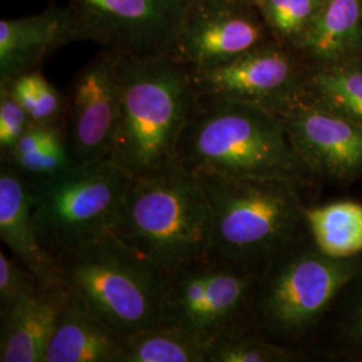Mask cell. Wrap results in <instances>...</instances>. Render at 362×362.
<instances>
[{
  "label": "cell",
  "instance_id": "4",
  "mask_svg": "<svg viewBox=\"0 0 362 362\" xmlns=\"http://www.w3.org/2000/svg\"><path fill=\"white\" fill-rule=\"evenodd\" d=\"M212 207V259L260 275L309 238L300 185L281 179L199 176Z\"/></svg>",
  "mask_w": 362,
  "mask_h": 362
},
{
  "label": "cell",
  "instance_id": "14",
  "mask_svg": "<svg viewBox=\"0 0 362 362\" xmlns=\"http://www.w3.org/2000/svg\"><path fill=\"white\" fill-rule=\"evenodd\" d=\"M0 239L40 285L65 286L58 260L39 238L28 182L6 160H0Z\"/></svg>",
  "mask_w": 362,
  "mask_h": 362
},
{
  "label": "cell",
  "instance_id": "11",
  "mask_svg": "<svg viewBox=\"0 0 362 362\" xmlns=\"http://www.w3.org/2000/svg\"><path fill=\"white\" fill-rule=\"evenodd\" d=\"M264 26L235 0H192L170 54L191 71L214 69L266 45Z\"/></svg>",
  "mask_w": 362,
  "mask_h": 362
},
{
  "label": "cell",
  "instance_id": "24",
  "mask_svg": "<svg viewBox=\"0 0 362 362\" xmlns=\"http://www.w3.org/2000/svg\"><path fill=\"white\" fill-rule=\"evenodd\" d=\"M27 115L38 124H65L66 100L37 70L3 81Z\"/></svg>",
  "mask_w": 362,
  "mask_h": 362
},
{
  "label": "cell",
  "instance_id": "13",
  "mask_svg": "<svg viewBox=\"0 0 362 362\" xmlns=\"http://www.w3.org/2000/svg\"><path fill=\"white\" fill-rule=\"evenodd\" d=\"M279 116L313 175L337 181L362 177L361 125L305 100Z\"/></svg>",
  "mask_w": 362,
  "mask_h": 362
},
{
  "label": "cell",
  "instance_id": "28",
  "mask_svg": "<svg viewBox=\"0 0 362 362\" xmlns=\"http://www.w3.org/2000/svg\"><path fill=\"white\" fill-rule=\"evenodd\" d=\"M341 334L346 349L362 357V287L346 311Z\"/></svg>",
  "mask_w": 362,
  "mask_h": 362
},
{
  "label": "cell",
  "instance_id": "15",
  "mask_svg": "<svg viewBox=\"0 0 362 362\" xmlns=\"http://www.w3.org/2000/svg\"><path fill=\"white\" fill-rule=\"evenodd\" d=\"M89 40L73 13L47 10L0 22V78L10 81L37 70L50 54L73 40Z\"/></svg>",
  "mask_w": 362,
  "mask_h": 362
},
{
  "label": "cell",
  "instance_id": "25",
  "mask_svg": "<svg viewBox=\"0 0 362 362\" xmlns=\"http://www.w3.org/2000/svg\"><path fill=\"white\" fill-rule=\"evenodd\" d=\"M266 27L293 45L310 27L326 0H252Z\"/></svg>",
  "mask_w": 362,
  "mask_h": 362
},
{
  "label": "cell",
  "instance_id": "21",
  "mask_svg": "<svg viewBox=\"0 0 362 362\" xmlns=\"http://www.w3.org/2000/svg\"><path fill=\"white\" fill-rule=\"evenodd\" d=\"M308 233L313 245L333 258L362 254V204L342 200L305 208Z\"/></svg>",
  "mask_w": 362,
  "mask_h": 362
},
{
  "label": "cell",
  "instance_id": "27",
  "mask_svg": "<svg viewBox=\"0 0 362 362\" xmlns=\"http://www.w3.org/2000/svg\"><path fill=\"white\" fill-rule=\"evenodd\" d=\"M34 121L6 83L0 88V156L8 153Z\"/></svg>",
  "mask_w": 362,
  "mask_h": 362
},
{
  "label": "cell",
  "instance_id": "17",
  "mask_svg": "<svg viewBox=\"0 0 362 362\" xmlns=\"http://www.w3.org/2000/svg\"><path fill=\"white\" fill-rule=\"evenodd\" d=\"M125 338L69 293L43 362H118Z\"/></svg>",
  "mask_w": 362,
  "mask_h": 362
},
{
  "label": "cell",
  "instance_id": "1",
  "mask_svg": "<svg viewBox=\"0 0 362 362\" xmlns=\"http://www.w3.org/2000/svg\"><path fill=\"white\" fill-rule=\"evenodd\" d=\"M113 54L118 115L109 158L132 179L156 175L179 161L197 103L191 71L172 54Z\"/></svg>",
  "mask_w": 362,
  "mask_h": 362
},
{
  "label": "cell",
  "instance_id": "26",
  "mask_svg": "<svg viewBox=\"0 0 362 362\" xmlns=\"http://www.w3.org/2000/svg\"><path fill=\"white\" fill-rule=\"evenodd\" d=\"M39 286L42 285L34 274L18 259L8 257L4 250L0 251V320L10 313L19 299Z\"/></svg>",
  "mask_w": 362,
  "mask_h": 362
},
{
  "label": "cell",
  "instance_id": "18",
  "mask_svg": "<svg viewBox=\"0 0 362 362\" xmlns=\"http://www.w3.org/2000/svg\"><path fill=\"white\" fill-rule=\"evenodd\" d=\"M294 46L318 65L361 58L362 0H326Z\"/></svg>",
  "mask_w": 362,
  "mask_h": 362
},
{
  "label": "cell",
  "instance_id": "7",
  "mask_svg": "<svg viewBox=\"0 0 362 362\" xmlns=\"http://www.w3.org/2000/svg\"><path fill=\"white\" fill-rule=\"evenodd\" d=\"M130 182L110 158L73 164L47 180L28 182L43 246L58 260L115 233Z\"/></svg>",
  "mask_w": 362,
  "mask_h": 362
},
{
  "label": "cell",
  "instance_id": "9",
  "mask_svg": "<svg viewBox=\"0 0 362 362\" xmlns=\"http://www.w3.org/2000/svg\"><path fill=\"white\" fill-rule=\"evenodd\" d=\"M89 40L109 52L170 54L192 0H66Z\"/></svg>",
  "mask_w": 362,
  "mask_h": 362
},
{
  "label": "cell",
  "instance_id": "6",
  "mask_svg": "<svg viewBox=\"0 0 362 362\" xmlns=\"http://www.w3.org/2000/svg\"><path fill=\"white\" fill-rule=\"evenodd\" d=\"M362 278V259L333 258L310 238L274 259L260 272L250 326L276 344L291 346L320 321L339 293Z\"/></svg>",
  "mask_w": 362,
  "mask_h": 362
},
{
  "label": "cell",
  "instance_id": "8",
  "mask_svg": "<svg viewBox=\"0 0 362 362\" xmlns=\"http://www.w3.org/2000/svg\"><path fill=\"white\" fill-rule=\"evenodd\" d=\"M257 272L218 260L170 272L160 326H173L214 341L250 326Z\"/></svg>",
  "mask_w": 362,
  "mask_h": 362
},
{
  "label": "cell",
  "instance_id": "5",
  "mask_svg": "<svg viewBox=\"0 0 362 362\" xmlns=\"http://www.w3.org/2000/svg\"><path fill=\"white\" fill-rule=\"evenodd\" d=\"M58 263L69 293L119 334L160 326L169 274L115 233Z\"/></svg>",
  "mask_w": 362,
  "mask_h": 362
},
{
  "label": "cell",
  "instance_id": "22",
  "mask_svg": "<svg viewBox=\"0 0 362 362\" xmlns=\"http://www.w3.org/2000/svg\"><path fill=\"white\" fill-rule=\"evenodd\" d=\"M212 341L173 326H156L125 338L118 362H208Z\"/></svg>",
  "mask_w": 362,
  "mask_h": 362
},
{
  "label": "cell",
  "instance_id": "2",
  "mask_svg": "<svg viewBox=\"0 0 362 362\" xmlns=\"http://www.w3.org/2000/svg\"><path fill=\"white\" fill-rule=\"evenodd\" d=\"M197 176L281 179L306 185L311 173L278 113L242 101L197 97L179 145Z\"/></svg>",
  "mask_w": 362,
  "mask_h": 362
},
{
  "label": "cell",
  "instance_id": "23",
  "mask_svg": "<svg viewBox=\"0 0 362 362\" xmlns=\"http://www.w3.org/2000/svg\"><path fill=\"white\" fill-rule=\"evenodd\" d=\"M302 351L276 344L251 326H242L212 341L208 362H293Z\"/></svg>",
  "mask_w": 362,
  "mask_h": 362
},
{
  "label": "cell",
  "instance_id": "10",
  "mask_svg": "<svg viewBox=\"0 0 362 362\" xmlns=\"http://www.w3.org/2000/svg\"><path fill=\"white\" fill-rule=\"evenodd\" d=\"M305 76L293 54L269 43L224 65L191 71L197 97L258 105L278 115L300 100Z\"/></svg>",
  "mask_w": 362,
  "mask_h": 362
},
{
  "label": "cell",
  "instance_id": "3",
  "mask_svg": "<svg viewBox=\"0 0 362 362\" xmlns=\"http://www.w3.org/2000/svg\"><path fill=\"white\" fill-rule=\"evenodd\" d=\"M212 231L204 182L179 160L156 175L132 179L115 235L170 274L212 259Z\"/></svg>",
  "mask_w": 362,
  "mask_h": 362
},
{
  "label": "cell",
  "instance_id": "19",
  "mask_svg": "<svg viewBox=\"0 0 362 362\" xmlns=\"http://www.w3.org/2000/svg\"><path fill=\"white\" fill-rule=\"evenodd\" d=\"M300 100L318 105L362 127V57L306 73Z\"/></svg>",
  "mask_w": 362,
  "mask_h": 362
},
{
  "label": "cell",
  "instance_id": "12",
  "mask_svg": "<svg viewBox=\"0 0 362 362\" xmlns=\"http://www.w3.org/2000/svg\"><path fill=\"white\" fill-rule=\"evenodd\" d=\"M117 115L116 57L105 52L81 70L66 100V139L73 164L110 157Z\"/></svg>",
  "mask_w": 362,
  "mask_h": 362
},
{
  "label": "cell",
  "instance_id": "16",
  "mask_svg": "<svg viewBox=\"0 0 362 362\" xmlns=\"http://www.w3.org/2000/svg\"><path fill=\"white\" fill-rule=\"evenodd\" d=\"M67 288L39 286L0 320V362H43Z\"/></svg>",
  "mask_w": 362,
  "mask_h": 362
},
{
  "label": "cell",
  "instance_id": "20",
  "mask_svg": "<svg viewBox=\"0 0 362 362\" xmlns=\"http://www.w3.org/2000/svg\"><path fill=\"white\" fill-rule=\"evenodd\" d=\"M28 182L47 180L73 165L65 125L33 122L13 149L0 156Z\"/></svg>",
  "mask_w": 362,
  "mask_h": 362
}]
</instances>
